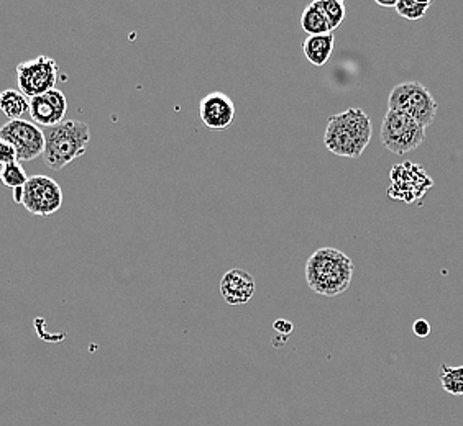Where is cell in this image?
Here are the masks:
<instances>
[{"label": "cell", "instance_id": "obj_22", "mask_svg": "<svg viewBox=\"0 0 463 426\" xmlns=\"http://www.w3.org/2000/svg\"><path fill=\"white\" fill-rule=\"evenodd\" d=\"M275 329L279 333H291V329H293V325L289 323V321H285V320H278L277 323H275Z\"/></svg>", "mask_w": 463, "mask_h": 426}, {"label": "cell", "instance_id": "obj_4", "mask_svg": "<svg viewBox=\"0 0 463 426\" xmlns=\"http://www.w3.org/2000/svg\"><path fill=\"white\" fill-rule=\"evenodd\" d=\"M437 108L439 106L432 92L416 80L394 86L388 97V110L402 112L404 116H411L426 130L434 124Z\"/></svg>", "mask_w": 463, "mask_h": 426}, {"label": "cell", "instance_id": "obj_15", "mask_svg": "<svg viewBox=\"0 0 463 426\" xmlns=\"http://www.w3.org/2000/svg\"><path fill=\"white\" fill-rule=\"evenodd\" d=\"M0 112L10 120H18L28 112V100L20 90L7 89L0 92Z\"/></svg>", "mask_w": 463, "mask_h": 426}, {"label": "cell", "instance_id": "obj_16", "mask_svg": "<svg viewBox=\"0 0 463 426\" xmlns=\"http://www.w3.org/2000/svg\"><path fill=\"white\" fill-rule=\"evenodd\" d=\"M440 384L442 389L454 395V397H462L463 395V366L454 367V366H440Z\"/></svg>", "mask_w": 463, "mask_h": 426}, {"label": "cell", "instance_id": "obj_2", "mask_svg": "<svg viewBox=\"0 0 463 426\" xmlns=\"http://www.w3.org/2000/svg\"><path fill=\"white\" fill-rule=\"evenodd\" d=\"M354 279V263L335 248H319L306 263V282L312 292L337 297L345 292Z\"/></svg>", "mask_w": 463, "mask_h": 426}, {"label": "cell", "instance_id": "obj_10", "mask_svg": "<svg viewBox=\"0 0 463 426\" xmlns=\"http://www.w3.org/2000/svg\"><path fill=\"white\" fill-rule=\"evenodd\" d=\"M68 112V100L61 90L53 89L42 96L30 98L28 114L33 124L38 126H54L64 122Z\"/></svg>", "mask_w": 463, "mask_h": 426}, {"label": "cell", "instance_id": "obj_3", "mask_svg": "<svg viewBox=\"0 0 463 426\" xmlns=\"http://www.w3.org/2000/svg\"><path fill=\"white\" fill-rule=\"evenodd\" d=\"M46 166L61 171L70 162L84 156L90 142V126L80 120H64L43 130Z\"/></svg>", "mask_w": 463, "mask_h": 426}, {"label": "cell", "instance_id": "obj_6", "mask_svg": "<svg viewBox=\"0 0 463 426\" xmlns=\"http://www.w3.org/2000/svg\"><path fill=\"white\" fill-rule=\"evenodd\" d=\"M14 202L24 205L32 215L50 217L61 208V187L48 176H32L25 186L14 190Z\"/></svg>", "mask_w": 463, "mask_h": 426}, {"label": "cell", "instance_id": "obj_8", "mask_svg": "<svg viewBox=\"0 0 463 426\" xmlns=\"http://www.w3.org/2000/svg\"><path fill=\"white\" fill-rule=\"evenodd\" d=\"M0 138L14 146L18 162L36 160L45 153L43 130L30 120H9L0 126Z\"/></svg>", "mask_w": 463, "mask_h": 426}, {"label": "cell", "instance_id": "obj_20", "mask_svg": "<svg viewBox=\"0 0 463 426\" xmlns=\"http://www.w3.org/2000/svg\"><path fill=\"white\" fill-rule=\"evenodd\" d=\"M14 161H17V153L14 150V146L0 138V166H5Z\"/></svg>", "mask_w": 463, "mask_h": 426}, {"label": "cell", "instance_id": "obj_1", "mask_svg": "<svg viewBox=\"0 0 463 426\" xmlns=\"http://www.w3.org/2000/svg\"><path fill=\"white\" fill-rule=\"evenodd\" d=\"M372 118L362 108L355 106L330 116L324 134V144L335 156L356 160L372 142Z\"/></svg>", "mask_w": 463, "mask_h": 426}, {"label": "cell", "instance_id": "obj_9", "mask_svg": "<svg viewBox=\"0 0 463 426\" xmlns=\"http://www.w3.org/2000/svg\"><path fill=\"white\" fill-rule=\"evenodd\" d=\"M56 82L58 64L50 56H38L17 64L18 90L25 97L33 98L56 89Z\"/></svg>", "mask_w": 463, "mask_h": 426}, {"label": "cell", "instance_id": "obj_21", "mask_svg": "<svg viewBox=\"0 0 463 426\" xmlns=\"http://www.w3.org/2000/svg\"><path fill=\"white\" fill-rule=\"evenodd\" d=\"M430 323H429L428 320L419 319L412 323V331H414V335L419 338H426L430 335Z\"/></svg>", "mask_w": 463, "mask_h": 426}, {"label": "cell", "instance_id": "obj_13", "mask_svg": "<svg viewBox=\"0 0 463 426\" xmlns=\"http://www.w3.org/2000/svg\"><path fill=\"white\" fill-rule=\"evenodd\" d=\"M335 38L330 35L307 36L304 40L303 51L306 60L316 68H322L329 61L330 54L334 51Z\"/></svg>", "mask_w": 463, "mask_h": 426}, {"label": "cell", "instance_id": "obj_11", "mask_svg": "<svg viewBox=\"0 0 463 426\" xmlns=\"http://www.w3.org/2000/svg\"><path fill=\"white\" fill-rule=\"evenodd\" d=\"M199 116L207 128L225 130L235 122V106L227 94L215 90L201 100Z\"/></svg>", "mask_w": 463, "mask_h": 426}, {"label": "cell", "instance_id": "obj_19", "mask_svg": "<svg viewBox=\"0 0 463 426\" xmlns=\"http://www.w3.org/2000/svg\"><path fill=\"white\" fill-rule=\"evenodd\" d=\"M317 4H319L322 12L326 14L327 20H329L332 32L337 30L342 25L345 14H347L345 2H342V0H317Z\"/></svg>", "mask_w": 463, "mask_h": 426}, {"label": "cell", "instance_id": "obj_23", "mask_svg": "<svg viewBox=\"0 0 463 426\" xmlns=\"http://www.w3.org/2000/svg\"><path fill=\"white\" fill-rule=\"evenodd\" d=\"M376 4H378L380 7H396L398 0H390V2H384V0H376Z\"/></svg>", "mask_w": 463, "mask_h": 426}, {"label": "cell", "instance_id": "obj_5", "mask_svg": "<svg viewBox=\"0 0 463 426\" xmlns=\"http://www.w3.org/2000/svg\"><path fill=\"white\" fill-rule=\"evenodd\" d=\"M382 142L388 152L398 156L418 150L426 140V128L402 112L388 110L382 124Z\"/></svg>", "mask_w": 463, "mask_h": 426}, {"label": "cell", "instance_id": "obj_7", "mask_svg": "<svg viewBox=\"0 0 463 426\" xmlns=\"http://www.w3.org/2000/svg\"><path fill=\"white\" fill-rule=\"evenodd\" d=\"M390 181H392V186L388 189L390 199L402 200L406 204L418 202L428 194L429 189L434 187V181L429 176L428 171L411 161L392 166Z\"/></svg>", "mask_w": 463, "mask_h": 426}, {"label": "cell", "instance_id": "obj_12", "mask_svg": "<svg viewBox=\"0 0 463 426\" xmlns=\"http://www.w3.org/2000/svg\"><path fill=\"white\" fill-rule=\"evenodd\" d=\"M255 279L249 271L232 269L223 274L221 281V293L229 305H245L255 295Z\"/></svg>", "mask_w": 463, "mask_h": 426}, {"label": "cell", "instance_id": "obj_14", "mask_svg": "<svg viewBox=\"0 0 463 426\" xmlns=\"http://www.w3.org/2000/svg\"><path fill=\"white\" fill-rule=\"evenodd\" d=\"M301 27L309 36L330 35L332 33L329 20L319 7L317 0H314L304 9L303 15H301Z\"/></svg>", "mask_w": 463, "mask_h": 426}, {"label": "cell", "instance_id": "obj_18", "mask_svg": "<svg viewBox=\"0 0 463 426\" xmlns=\"http://www.w3.org/2000/svg\"><path fill=\"white\" fill-rule=\"evenodd\" d=\"M432 7V2L428 0V2H419V0H398V4H396V12H398V15L402 18H406V20H411V22H414V20H420V18L426 17V14H428V10Z\"/></svg>", "mask_w": 463, "mask_h": 426}, {"label": "cell", "instance_id": "obj_17", "mask_svg": "<svg viewBox=\"0 0 463 426\" xmlns=\"http://www.w3.org/2000/svg\"><path fill=\"white\" fill-rule=\"evenodd\" d=\"M27 172L18 161H14V162L0 168V182H2V186L7 187V189H12V190L20 189V187L27 184Z\"/></svg>", "mask_w": 463, "mask_h": 426}]
</instances>
